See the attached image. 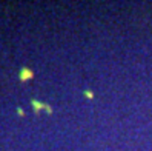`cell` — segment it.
Instances as JSON below:
<instances>
[{
    "instance_id": "cell-1",
    "label": "cell",
    "mask_w": 152,
    "mask_h": 151,
    "mask_svg": "<svg viewBox=\"0 0 152 151\" xmlns=\"http://www.w3.org/2000/svg\"><path fill=\"white\" fill-rule=\"evenodd\" d=\"M19 77H20L22 82H26V80H31V79L34 77V73L29 68H22L20 73H19Z\"/></svg>"
},
{
    "instance_id": "cell-2",
    "label": "cell",
    "mask_w": 152,
    "mask_h": 151,
    "mask_svg": "<svg viewBox=\"0 0 152 151\" xmlns=\"http://www.w3.org/2000/svg\"><path fill=\"white\" fill-rule=\"evenodd\" d=\"M31 103H32V106H34L35 110H42V108H45V110H46L48 113H51V111H52V110L49 108V106H46V105H45V103H42V102H37V100H32Z\"/></svg>"
},
{
    "instance_id": "cell-3",
    "label": "cell",
    "mask_w": 152,
    "mask_h": 151,
    "mask_svg": "<svg viewBox=\"0 0 152 151\" xmlns=\"http://www.w3.org/2000/svg\"><path fill=\"white\" fill-rule=\"evenodd\" d=\"M17 113H19L20 116H23V110H20V108H17Z\"/></svg>"
},
{
    "instance_id": "cell-4",
    "label": "cell",
    "mask_w": 152,
    "mask_h": 151,
    "mask_svg": "<svg viewBox=\"0 0 152 151\" xmlns=\"http://www.w3.org/2000/svg\"><path fill=\"white\" fill-rule=\"evenodd\" d=\"M85 94H86V96H88V97H92V93H91V91H86V93H85Z\"/></svg>"
}]
</instances>
